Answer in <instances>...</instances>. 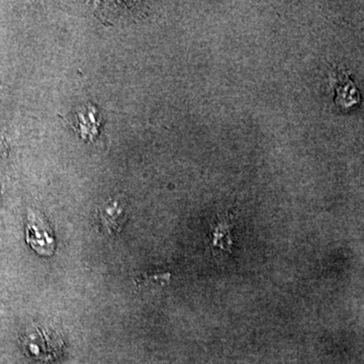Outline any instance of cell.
I'll use <instances>...</instances> for the list:
<instances>
[{"label":"cell","mask_w":364,"mask_h":364,"mask_svg":"<svg viewBox=\"0 0 364 364\" xmlns=\"http://www.w3.org/2000/svg\"><path fill=\"white\" fill-rule=\"evenodd\" d=\"M23 349L33 360L49 363L58 355L61 341L52 331L35 329L23 337Z\"/></svg>","instance_id":"6da1fadb"},{"label":"cell","mask_w":364,"mask_h":364,"mask_svg":"<svg viewBox=\"0 0 364 364\" xmlns=\"http://www.w3.org/2000/svg\"><path fill=\"white\" fill-rule=\"evenodd\" d=\"M26 230V238L33 250L41 255H52L54 252V237L44 220L36 214L31 215Z\"/></svg>","instance_id":"7a4b0ae2"},{"label":"cell","mask_w":364,"mask_h":364,"mask_svg":"<svg viewBox=\"0 0 364 364\" xmlns=\"http://www.w3.org/2000/svg\"><path fill=\"white\" fill-rule=\"evenodd\" d=\"M98 221L104 233L114 236L123 227L126 221V207L117 198L107 200L100 208Z\"/></svg>","instance_id":"3957f363"},{"label":"cell","mask_w":364,"mask_h":364,"mask_svg":"<svg viewBox=\"0 0 364 364\" xmlns=\"http://www.w3.org/2000/svg\"><path fill=\"white\" fill-rule=\"evenodd\" d=\"M169 273H156V274H145L136 279L138 287L142 286H164L169 282Z\"/></svg>","instance_id":"277c9868"}]
</instances>
